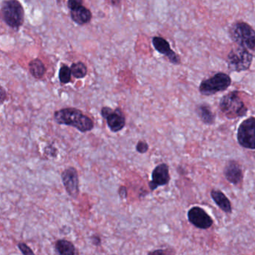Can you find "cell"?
Instances as JSON below:
<instances>
[{
	"label": "cell",
	"instance_id": "6da1fadb",
	"mask_svg": "<svg viewBox=\"0 0 255 255\" xmlns=\"http://www.w3.org/2000/svg\"><path fill=\"white\" fill-rule=\"evenodd\" d=\"M53 118L58 125L73 127L81 132H89L95 128V123L91 118L74 107L57 110L55 112Z\"/></svg>",
	"mask_w": 255,
	"mask_h": 255
},
{
	"label": "cell",
	"instance_id": "7a4b0ae2",
	"mask_svg": "<svg viewBox=\"0 0 255 255\" xmlns=\"http://www.w3.org/2000/svg\"><path fill=\"white\" fill-rule=\"evenodd\" d=\"M219 108L229 119L243 117L248 113V108L237 91H233L222 97Z\"/></svg>",
	"mask_w": 255,
	"mask_h": 255
},
{
	"label": "cell",
	"instance_id": "3957f363",
	"mask_svg": "<svg viewBox=\"0 0 255 255\" xmlns=\"http://www.w3.org/2000/svg\"><path fill=\"white\" fill-rule=\"evenodd\" d=\"M1 14L5 24L12 29H19L24 23V8L17 0L3 1L1 5Z\"/></svg>",
	"mask_w": 255,
	"mask_h": 255
},
{
	"label": "cell",
	"instance_id": "277c9868",
	"mask_svg": "<svg viewBox=\"0 0 255 255\" xmlns=\"http://www.w3.org/2000/svg\"><path fill=\"white\" fill-rule=\"evenodd\" d=\"M231 39L238 44L239 47L255 50V31L250 25L245 22H237L229 29Z\"/></svg>",
	"mask_w": 255,
	"mask_h": 255
},
{
	"label": "cell",
	"instance_id": "5b68a950",
	"mask_svg": "<svg viewBox=\"0 0 255 255\" xmlns=\"http://www.w3.org/2000/svg\"><path fill=\"white\" fill-rule=\"evenodd\" d=\"M253 55L243 47H234L230 51L227 59L228 69L235 72L246 71L250 68Z\"/></svg>",
	"mask_w": 255,
	"mask_h": 255
},
{
	"label": "cell",
	"instance_id": "8992f818",
	"mask_svg": "<svg viewBox=\"0 0 255 255\" xmlns=\"http://www.w3.org/2000/svg\"><path fill=\"white\" fill-rule=\"evenodd\" d=\"M231 77L225 73L219 72L209 79L203 80L199 86V92L205 96L216 95L218 92H224L231 86Z\"/></svg>",
	"mask_w": 255,
	"mask_h": 255
},
{
	"label": "cell",
	"instance_id": "52a82bcc",
	"mask_svg": "<svg viewBox=\"0 0 255 255\" xmlns=\"http://www.w3.org/2000/svg\"><path fill=\"white\" fill-rule=\"evenodd\" d=\"M237 141L244 148L255 150V117H249L240 124Z\"/></svg>",
	"mask_w": 255,
	"mask_h": 255
},
{
	"label": "cell",
	"instance_id": "ba28073f",
	"mask_svg": "<svg viewBox=\"0 0 255 255\" xmlns=\"http://www.w3.org/2000/svg\"><path fill=\"white\" fill-rule=\"evenodd\" d=\"M101 116L107 121V126L113 132H120L126 125V118L120 108L113 110L109 107H102Z\"/></svg>",
	"mask_w": 255,
	"mask_h": 255
},
{
	"label": "cell",
	"instance_id": "9c48e42d",
	"mask_svg": "<svg viewBox=\"0 0 255 255\" xmlns=\"http://www.w3.org/2000/svg\"><path fill=\"white\" fill-rule=\"evenodd\" d=\"M62 180L65 190L73 198H77L80 194L78 173L74 167L65 168L62 173Z\"/></svg>",
	"mask_w": 255,
	"mask_h": 255
},
{
	"label": "cell",
	"instance_id": "30bf717a",
	"mask_svg": "<svg viewBox=\"0 0 255 255\" xmlns=\"http://www.w3.org/2000/svg\"><path fill=\"white\" fill-rule=\"evenodd\" d=\"M188 219L192 225L200 229H208L213 224L211 217L199 207H194L189 210Z\"/></svg>",
	"mask_w": 255,
	"mask_h": 255
},
{
	"label": "cell",
	"instance_id": "8fae6325",
	"mask_svg": "<svg viewBox=\"0 0 255 255\" xmlns=\"http://www.w3.org/2000/svg\"><path fill=\"white\" fill-rule=\"evenodd\" d=\"M152 44H153L155 50L160 54L166 56L171 64L176 65L180 64V56L174 50H171L169 43L165 38L159 36H154L152 38Z\"/></svg>",
	"mask_w": 255,
	"mask_h": 255
},
{
	"label": "cell",
	"instance_id": "7c38bea8",
	"mask_svg": "<svg viewBox=\"0 0 255 255\" xmlns=\"http://www.w3.org/2000/svg\"><path fill=\"white\" fill-rule=\"evenodd\" d=\"M169 181V167L167 164L161 163L152 171V180L149 183V187L150 190L154 191L159 186L168 184Z\"/></svg>",
	"mask_w": 255,
	"mask_h": 255
},
{
	"label": "cell",
	"instance_id": "4fadbf2b",
	"mask_svg": "<svg viewBox=\"0 0 255 255\" xmlns=\"http://www.w3.org/2000/svg\"><path fill=\"white\" fill-rule=\"evenodd\" d=\"M224 174L228 181L232 184H239L243 180V170L240 164L236 161H229L227 163Z\"/></svg>",
	"mask_w": 255,
	"mask_h": 255
},
{
	"label": "cell",
	"instance_id": "5bb4252c",
	"mask_svg": "<svg viewBox=\"0 0 255 255\" xmlns=\"http://www.w3.org/2000/svg\"><path fill=\"white\" fill-rule=\"evenodd\" d=\"M70 14L73 21L80 26L90 23L92 18V11L83 5H80L75 9L72 10Z\"/></svg>",
	"mask_w": 255,
	"mask_h": 255
},
{
	"label": "cell",
	"instance_id": "9a60e30c",
	"mask_svg": "<svg viewBox=\"0 0 255 255\" xmlns=\"http://www.w3.org/2000/svg\"><path fill=\"white\" fill-rule=\"evenodd\" d=\"M210 195H211V198H213V201L222 211L228 213H231L232 208H231V202L223 192L213 189L211 191Z\"/></svg>",
	"mask_w": 255,
	"mask_h": 255
},
{
	"label": "cell",
	"instance_id": "2e32d148",
	"mask_svg": "<svg viewBox=\"0 0 255 255\" xmlns=\"http://www.w3.org/2000/svg\"><path fill=\"white\" fill-rule=\"evenodd\" d=\"M55 250L58 255H78L75 246L66 240H59L55 244Z\"/></svg>",
	"mask_w": 255,
	"mask_h": 255
},
{
	"label": "cell",
	"instance_id": "e0dca14e",
	"mask_svg": "<svg viewBox=\"0 0 255 255\" xmlns=\"http://www.w3.org/2000/svg\"><path fill=\"white\" fill-rule=\"evenodd\" d=\"M196 113L203 123L211 125L215 122V115L207 104H200L197 107Z\"/></svg>",
	"mask_w": 255,
	"mask_h": 255
},
{
	"label": "cell",
	"instance_id": "ac0fdd59",
	"mask_svg": "<svg viewBox=\"0 0 255 255\" xmlns=\"http://www.w3.org/2000/svg\"><path fill=\"white\" fill-rule=\"evenodd\" d=\"M29 69L31 75L38 80L44 77L47 71L45 65L40 59H35L31 61L29 63Z\"/></svg>",
	"mask_w": 255,
	"mask_h": 255
},
{
	"label": "cell",
	"instance_id": "d6986e66",
	"mask_svg": "<svg viewBox=\"0 0 255 255\" xmlns=\"http://www.w3.org/2000/svg\"><path fill=\"white\" fill-rule=\"evenodd\" d=\"M71 73L73 77L76 79H83L87 75L88 68L86 64L82 62L73 63L71 66Z\"/></svg>",
	"mask_w": 255,
	"mask_h": 255
},
{
	"label": "cell",
	"instance_id": "ffe728a7",
	"mask_svg": "<svg viewBox=\"0 0 255 255\" xmlns=\"http://www.w3.org/2000/svg\"><path fill=\"white\" fill-rule=\"evenodd\" d=\"M71 68L67 65H62L59 69V81L62 84H68L71 82Z\"/></svg>",
	"mask_w": 255,
	"mask_h": 255
},
{
	"label": "cell",
	"instance_id": "44dd1931",
	"mask_svg": "<svg viewBox=\"0 0 255 255\" xmlns=\"http://www.w3.org/2000/svg\"><path fill=\"white\" fill-rule=\"evenodd\" d=\"M135 150L139 153H147L149 150L148 144H147L145 141L140 140V141H138V143H137L136 146H135Z\"/></svg>",
	"mask_w": 255,
	"mask_h": 255
},
{
	"label": "cell",
	"instance_id": "7402d4cb",
	"mask_svg": "<svg viewBox=\"0 0 255 255\" xmlns=\"http://www.w3.org/2000/svg\"><path fill=\"white\" fill-rule=\"evenodd\" d=\"M19 249H20V252H22L23 255H35L33 251L24 243H19L18 245Z\"/></svg>",
	"mask_w": 255,
	"mask_h": 255
},
{
	"label": "cell",
	"instance_id": "603a6c76",
	"mask_svg": "<svg viewBox=\"0 0 255 255\" xmlns=\"http://www.w3.org/2000/svg\"><path fill=\"white\" fill-rule=\"evenodd\" d=\"M83 2L81 0H69L68 2V7L71 11L75 9L77 7L83 5Z\"/></svg>",
	"mask_w": 255,
	"mask_h": 255
},
{
	"label": "cell",
	"instance_id": "cb8c5ba5",
	"mask_svg": "<svg viewBox=\"0 0 255 255\" xmlns=\"http://www.w3.org/2000/svg\"><path fill=\"white\" fill-rule=\"evenodd\" d=\"M45 148L48 149V150H46V149L44 150L45 153H47L48 155H50V156H53V157H54V156H56V155H57V149H56V147H53V145L47 146Z\"/></svg>",
	"mask_w": 255,
	"mask_h": 255
},
{
	"label": "cell",
	"instance_id": "d4e9b609",
	"mask_svg": "<svg viewBox=\"0 0 255 255\" xmlns=\"http://www.w3.org/2000/svg\"><path fill=\"white\" fill-rule=\"evenodd\" d=\"M6 98V92H5V89H4L3 88L1 87V90H0V101H1V104H3V103L5 102Z\"/></svg>",
	"mask_w": 255,
	"mask_h": 255
},
{
	"label": "cell",
	"instance_id": "484cf974",
	"mask_svg": "<svg viewBox=\"0 0 255 255\" xmlns=\"http://www.w3.org/2000/svg\"><path fill=\"white\" fill-rule=\"evenodd\" d=\"M147 255H167L165 251L162 249H157V250L153 251V252H149Z\"/></svg>",
	"mask_w": 255,
	"mask_h": 255
},
{
	"label": "cell",
	"instance_id": "4316f807",
	"mask_svg": "<svg viewBox=\"0 0 255 255\" xmlns=\"http://www.w3.org/2000/svg\"><path fill=\"white\" fill-rule=\"evenodd\" d=\"M119 195H120L121 198H126L127 195H128V192H127V189L125 187V186H122V187L119 189Z\"/></svg>",
	"mask_w": 255,
	"mask_h": 255
},
{
	"label": "cell",
	"instance_id": "83f0119b",
	"mask_svg": "<svg viewBox=\"0 0 255 255\" xmlns=\"http://www.w3.org/2000/svg\"><path fill=\"white\" fill-rule=\"evenodd\" d=\"M92 243L95 246H99L101 245V238L98 236H92Z\"/></svg>",
	"mask_w": 255,
	"mask_h": 255
}]
</instances>
